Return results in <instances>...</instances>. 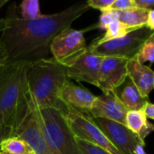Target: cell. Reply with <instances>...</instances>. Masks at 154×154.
Returning a JSON list of instances; mask_svg holds the SVG:
<instances>
[{
  "label": "cell",
  "mask_w": 154,
  "mask_h": 154,
  "mask_svg": "<svg viewBox=\"0 0 154 154\" xmlns=\"http://www.w3.org/2000/svg\"><path fill=\"white\" fill-rule=\"evenodd\" d=\"M89 8L87 2H82L62 12L41 15L34 19H24L19 17L16 11L11 12L5 18L0 45L5 48L9 61L26 60V56L48 47L60 32L69 28Z\"/></svg>",
  "instance_id": "cell-1"
},
{
  "label": "cell",
  "mask_w": 154,
  "mask_h": 154,
  "mask_svg": "<svg viewBox=\"0 0 154 154\" xmlns=\"http://www.w3.org/2000/svg\"><path fill=\"white\" fill-rule=\"evenodd\" d=\"M29 60H15L0 71V127L13 135L25 118L30 102L26 80Z\"/></svg>",
  "instance_id": "cell-2"
},
{
  "label": "cell",
  "mask_w": 154,
  "mask_h": 154,
  "mask_svg": "<svg viewBox=\"0 0 154 154\" xmlns=\"http://www.w3.org/2000/svg\"><path fill=\"white\" fill-rule=\"evenodd\" d=\"M26 80L29 94L38 108L55 107L64 111L59 96L63 85L70 80L65 66L54 58L29 60Z\"/></svg>",
  "instance_id": "cell-3"
},
{
  "label": "cell",
  "mask_w": 154,
  "mask_h": 154,
  "mask_svg": "<svg viewBox=\"0 0 154 154\" xmlns=\"http://www.w3.org/2000/svg\"><path fill=\"white\" fill-rule=\"evenodd\" d=\"M36 112L45 138L54 154H82L63 110L36 106Z\"/></svg>",
  "instance_id": "cell-4"
},
{
  "label": "cell",
  "mask_w": 154,
  "mask_h": 154,
  "mask_svg": "<svg viewBox=\"0 0 154 154\" xmlns=\"http://www.w3.org/2000/svg\"><path fill=\"white\" fill-rule=\"evenodd\" d=\"M153 32L146 26H143L113 40L98 45L91 44L88 49L103 57L113 56L131 60L137 56L142 45Z\"/></svg>",
  "instance_id": "cell-5"
},
{
  "label": "cell",
  "mask_w": 154,
  "mask_h": 154,
  "mask_svg": "<svg viewBox=\"0 0 154 154\" xmlns=\"http://www.w3.org/2000/svg\"><path fill=\"white\" fill-rule=\"evenodd\" d=\"M63 112L68 125L76 139L100 146L112 154H121L103 134L101 129L94 123L90 115L65 105Z\"/></svg>",
  "instance_id": "cell-6"
},
{
  "label": "cell",
  "mask_w": 154,
  "mask_h": 154,
  "mask_svg": "<svg viewBox=\"0 0 154 154\" xmlns=\"http://www.w3.org/2000/svg\"><path fill=\"white\" fill-rule=\"evenodd\" d=\"M53 58L63 66L70 65L88 48L85 30H75L71 27L60 32L49 45Z\"/></svg>",
  "instance_id": "cell-7"
},
{
  "label": "cell",
  "mask_w": 154,
  "mask_h": 154,
  "mask_svg": "<svg viewBox=\"0 0 154 154\" xmlns=\"http://www.w3.org/2000/svg\"><path fill=\"white\" fill-rule=\"evenodd\" d=\"M12 136L23 139L30 146L35 154H54L45 138L37 116L36 105L31 96L28 111Z\"/></svg>",
  "instance_id": "cell-8"
},
{
  "label": "cell",
  "mask_w": 154,
  "mask_h": 154,
  "mask_svg": "<svg viewBox=\"0 0 154 154\" xmlns=\"http://www.w3.org/2000/svg\"><path fill=\"white\" fill-rule=\"evenodd\" d=\"M92 119L121 154H133L138 143H145L122 123L103 118Z\"/></svg>",
  "instance_id": "cell-9"
},
{
  "label": "cell",
  "mask_w": 154,
  "mask_h": 154,
  "mask_svg": "<svg viewBox=\"0 0 154 154\" xmlns=\"http://www.w3.org/2000/svg\"><path fill=\"white\" fill-rule=\"evenodd\" d=\"M103 59V56L94 54L87 48L83 54L66 66L68 78L77 82H85L98 87Z\"/></svg>",
  "instance_id": "cell-10"
},
{
  "label": "cell",
  "mask_w": 154,
  "mask_h": 154,
  "mask_svg": "<svg viewBox=\"0 0 154 154\" xmlns=\"http://www.w3.org/2000/svg\"><path fill=\"white\" fill-rule=\"evenodd\" d=\"M129 60L122 57H103L100 73L98 88L103 94L114 92L128 78L127 64Z\"/></svg>",
  "instance_id": "cell-11"
},
{
  "label": "cell",
  "mask_w": 154,
  "mask_h": 154,
  "mask_svg": "<svg viewBox=\"0 0 154 154\" xmlns=\"http://www.w3.org/2000/svg\"><path fill=\"white\" fill-rule=\"evenodd\" d=\"M127 109L114 92L105 93L95 97L89 115L92 118H103L125 125Z\"/></svg>",
  "instance_id": "cell-12"
},
{
  "label": "cell",
  "mask_w": 154,
  "mask_h": 154,
  "mask_svg": "<svg viewBox=\"0 0 154 154\" xmlns=\"http://www.w3.org/2000/svg\"><path fill=\"white\" fill-rule=\"evenodd\" d=\"M95 97L96 96L91 91L84 86L72 83L70 80L65 83L59 96L60 101L65 106H69L88 115L91 112Z\"/></svg>",
  "instance_id": "cell-13"
},
{
  "label": "cell",
  "mask_w": 154,
  "mask_h": 154,
  "mask_svg": "<svg viewBox=\"0 0 154 154\" xmlns=\"http://www.w3.org/2000/svg\"><path fill=\"white\" fill-rule=\"evenodd\" d=\"M127 71L129 79L137 87L140 94L148 98L154 89V71L150 67L140 63L136 57L129 60Z\"/></svg>",
  "instance_id": "cell-14"
},
{
  "label": "cell",
  "mask_w": 154,
  "mask_h": 154,
  "mask_svg": "<svg viewBox=\"0 0 154 154\" xmlns=\"http://www.w3.org/2000/svg\"><path fill=\"white\" fill-rule=\"evenodd\" d=\"M114 93L127 109V111H142L146 103L149 102L148 98L143 97L133 83L129 79L117 88Z\"/></svg>",
  "instance_id": "cell-15"
},
{
  "label": "cell",
  "mask_w": 154,
  "mask_h": 154,
  "mask_svg": "<svg viewBox=\"0 0 154 154\" xmlns=\"http://www.w3.org/2000/svg\"><path fill=\"white\" fill-rule=\"evenodd\" d=\"M116 18L127 27L136 30L146 26L148 19V9L134 7L125 10H114Z\"/></svg>",
  "instance_id": "cell-16"
},
{
  "label": "cell",
  "mask_w": 154,
  "mask_h": 154,
  "mask_svg": "<svg viewBox=\"0 0 154 154\" xmlns=\"http://www.w3.org/2000/svg\"><path fill=\"white\" fill-rule=\"evenodd\" d=\"M0 151L6 154H35L30 146L17 136L5 138L0 143Z\"/></svg>",
  "instance_id": "cell-17"
},
{
  "label": "cell",
  "mask_w": 154,
  "mask_h": 154,
  "mask_svg": "<svg viewBox=\"0 0 154 154\" xmlns=\"http://www.w3.org/2000/svg\"><path fill=\"white\" fill-rule=\"evenodd\" d=\"M133 31L132 29L127 27L125 25H123L122 23H121L118 19L113 20L111 24H109V26L106 27L105 29V33L103 35H102L101 37L94 40V42L92 44L94 45H98V44H102L110 40H113L122 36H124L125 35H127L128 33Z\"/></svg>",
  "instance_id": "cell-18"
},
{
  "label": "cell",
  "mask_w": 154,
  "mask_h": 154,
  "mask_svg": "<svg viewBox=\"0 0 154 154\" xmlns=\"http://www.w3.org/2000/svg\"><path fill=\"white\" fill-rule=\"evenodd\" d=\"M147 117L142 111H128L125 117V126L137 136L147 124Z\"/></svg>",
  "instance_id": "cell-19"
},
{
  "label": "cell",
  "mask_w": 154,
  "mask_h": 154,
  "mask_svg": "<svg viewBox=\"0 0 154 154\" xmlns=\"http://www.w3.org/2000/svg\"><path fill=\"white\" fill-rule=\"evenodd\" d=\"M136 58L140 63L146 62H149L150 63H154V32L144 42Z\"/></svg>",
  "instance_id": "cell-20"
},
{
  "label": "cell",
  "mask_w": 154,
  "mask_h": 154,
  "mask_svg": "<svg viewBox=\"0 0 154 154\" xmlns=\"http://www.w3.org/2000/svg\"><path fill=\"white\" fill-rule=\"evenodd\" d=\"M20 9L24 19H34L41 16L39 0H23Z\"/></svg>",
  "instance_id": "cell-21"
},
{
  "label": "cell",
  "mask_w": 154,
  "mask_h": 154,
  "mask_svg": "<svg viewBox=\"0 0 154 154\" xmlns=\"http://www.w3.org/2000/svg\"><path fill=\"white\" fill-rule=\"evenodd\" d=\"M76 144L82 154H112L103 148L85 140L76 139Z\"/></svg>",
  "instance_id": "cell-22"
},
{
  "label": "cell",
  "mask_w": 154,
  "mask_h": 154,
  "mask_svg": "<svg viewBox=\"0 0 154 154\" xmlns=\"http://www.w3.org/2000/svg\"><path fill=\"white\" fill-rule=\"evenodd\" d=\"M101 16L99 18V23H98V27L100 29H106V27L109 26V24H111L113 20L117 19L116 18V15H115V11L112 9H107V10H103L101 11Z\"/></svg>",
  "instance_id": "cell-23"
},
{
  "label": "cell",
  "mask_w": 154,
  "mask_h": 154,
  "mask_svg": "<svg viewBox=\"0 0 154 154\" xmlns=\"http://www.w3.org/2000/svg\"><path fill=\"white\" fill-rule=\"evenodd\" d=\"M115 0H88L87 5L89 8L99 9L101 11L110 9Z\"/></svg>",
  "instance_id": "cell-24"
},
{
  "label": "cell",
  "mask_w": 154,
  "mask_h": 154,
  "mask_svg": "<svg viewBox=\"0 0 154 154\" xmlns=\"http://www.w3.org/2000/svg\"><path fill=\"white\" fill-rule=\"evenodd\" d=\"M136 7L134 0H115L110 9L112 10H125Z\"/></svg>",
  "instance_id": "cell-25"
},
{
  "label": "cell",
  "mask_w": 154,
  "mask_h": 154,
  "mask_svg": "<svg viewBox=\"0 0 154 154\" xmlns=\"http://www.w3.org/2000/svg\"><path fill=\"white\" fill-rule=\"evenodd\" d=\"M8 63H9L8 55L5 48L2 46V45H0V71H1Z\"/></svg>",
  "instance_id": "cell-26"
},
{
  "label": "cell",
  "mask_w": 154,
  "mask_h": 154,
  "mask_svg": "<svg viewBox=\"0 0 154 154\" xmlns=\"http://www.w3.org/2000/svg\"><path fill=\"white\" fill-rule=\"evenodd\" d=\"M136 7L150 10L151 8L154 7V0H134Z\"/></svg>",
  "instance_id": "cell-27"
},
{
  "label": "cell",
  "mask_w": 154,
  "mask_h": 154,
  "mask_svg": "<svg viewBox=\"0 0 154 154\" xmlns=\"http://www.w3.org/2000/svg\"><path fill=\"white\" fill-rule=\"evenodd\" d=\"M142 112L146 115L147 119L149 118V119L154 120V103H151L148 102L146 103V105L144 106Z\"/></svg>",
  "instance_id": "cell-28"
},
{
  "label": "cell",
  "mask_w": 154,
  "mask_h": 154,
  "mask_svg": "<svg viewBox=\"0 0 154 154\" xmlns=\"http://www.w3.org/2000/svg\"><path fill=\"white\" fill-rule=\"evenodd\" d=\"M151 31H154V9H150L148 14V19L145 26Z\"/></svg>",
  "instance_id": "cell-29"
},
{
  "label": "cell",
  "mask_w": 154,
  "mask_h": 154,
  "mask_svg": "<svg viewBox=\"0 0 154 154\" xmlns=\"http://www.w3.org/2000/svg\"><path fill=\"white\" fill-rule=\"evenodd\" d=\"M144 146H145V143H138L133 150V154H148L145 149H144Z\"/></svg>",
  "instance_id": "cell-30"
},
{
  "label": "cell",
  "mask_w": 154,
  "mask_h": 154,
  "mask_svg": "<svg viewBox=\"0 0 154 154\" xmlns=\"http://www.w3.org/2000/svg\"><path fill=\"white\" fill-rule=\"evenodd\" d=\"M8 137V134H7V132L0 127V143H1V141L5 139V138H7Z\"/></svg>",
  "instance_id": "cell-31"
},
{
  "label": "cell",
  "mask_w": 154,
  "mask_h": 154,
  "mask_svg": "<svg viewBox=\"0 0 154 154\" xmlns=\"http://www.w3.org/2000/svg\"><path fill=\"white\" fill-rule=\"evenodd\" d=\"M4 27H5V18L4 19L0 18V33L3 31Z\"/></svg>",
  "instance_id": "cell-32"
},
{
  "label": "cell",
  "mask_w": 154,
  "mask_h": 154,
  "mask_svg": "<svg viewBox=\"0 0 154 154\" xmlns=\"http://www.w3.org/2000/svg\"><path fill=\"white\" fill-rule=\"evenodd\" d=\"M8 1H9V0H0V9H1V8H3V6H4Z\"/></svg>",
  "instance_id": "cell-33"
},
{
  "label": "cell",
  "mask_w": 154,
  "mask_h": 154,
  "mask_svg": "<svg viewBox=\"0 0 154 154\" xmlns=\"http://www.w3.org/2000/svg\"><path fill=\"white\" fill-rule=\"evenodd\" d=\"M0 154H6V153H3V152H1V151H0Z\"/></svg>",
  "instance_id": "cell-34"
}]
</instances>
